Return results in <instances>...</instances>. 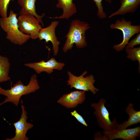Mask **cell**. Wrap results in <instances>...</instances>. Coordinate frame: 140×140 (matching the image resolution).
I'll list each match as a JSON object with an SVG mask.
<instances>
[{"label": "cell", "mask_w": 140, "mask_h": 140, "mask_svg": "<svg viewBox=\"0 0 140 140\" xmlns=\"http://www.w3.org/2000/svg\"><path fill=\"white\" fill-rule=\"evenodd\" d=\"M17 19L19 29L21 32L30 35L32 39L38 38L42 26L35 17L31 14L20 15Z\"/></svg>", "instance_id": "52a82bcc"}, {"label": "cell", "mask_w": 140, "mask_h": 140, "mask_svg": "<svg viewBox=\"0 0 140 140\" xmlns=\"http://www.w3.org/2000/svg\"><path fill=\"white\" fill-rule=\"evenodd\" d=\"M87 73V71H85L80 75L77 76L68 71L69 79L67 81V85H69L71 88H74L85 92L90 91L93 94H96L99 90L94 85L95 81L94 77L93 75H90L84 77Z\"/></svg>", "instance_id": "8992f818"}, {"label": "cell", "mask_w": 140, "mask_h": 140, "mask_svg": "<svg viewBox=\"0 0 140 140\" xmlns=\"http://www.w3.org/2000/svg\"><path fill=\"white\" fill-rule=\"evenodd\" d=\"M125 51L128 54L127 58L133 61L137 60L139 63V69L140 67V47L126 48Z\"/></svg>", "instance_id": "ac0fdd59"}, {"label": "cell", "mask_w": 140, "mask_h": 140, "mask_svg": "<svg viewBox=\"0 0 140 140\" xmlns=\"http://www.w3.org/2000/svg\"><path fill=\"white\" fill-rule=\"evenodd\" d=\"M22 113L19 120L13 123L15 129V136L11 138H6V140H28L29 138L26 136V134L29 130L33 126V124L27 122V111L25 107L23 104V101L21 100Z\"/></svg>", "instance_id": "ba28073f"}, {"label": "cell", "mask_w": 140, "mask_h": 140, "mask_svg": "<svg viewBox=\"0 0 140 140\" xmlns=\"http://www.w3.org/2000/svg\"><path fill=\"white\" fill-rule=\"evenodd\" d=\"M10 67V63L8 58L0 55V82L10 80L9 75Z\"/></svg>", "instance_id": "e0dca14e"}, {"label": "cell", "mask_w": 140, "mask_h": 140, "mask_svg": "<svg viewBox=\"0 0 140 140\" xmlns=\"http://www.w3.org/2000/svg\"><path fill=\"white\" fill-rule=\"evenodd\" d=\"M73 0H57L58 2L56 5V7L62 9L63 13L61 16L50 18L67 19L75 14L77 12V9Z\"/></svg>", "instance_id": "5bb4252c"}, {"label": "cell", "mask_w": 140, "mask_h": 140, "mask_svg": "<svg viewBox=\"0 0 140 140\" xmlns=\"http://www.w3.org/2000/svg\"><path fill=\"white\" fill-rule=\"evenodd\" d=\"M71 115L74 117L79 122L85 126L88 127V125L83 118L81 115L78 113L76 110H74L71 112Z\"/></svg>", "instance_id": "7402d4cb"}, {"label": "cell", "mask_w": 140, "mask_h": 140, "mask_svg": "<svg viewBox=\"0 0 140 140\" xmlns=\"http://www.w3.org/2000/svg\"><path fill=\"white\" fill-rule=\"evenodd\" d=\"M36 1V0H17L18 3L22 8L19 12V14L20 15H32L44 26V24L42 19L45 16V13H43L41 15L37 13L35 4Z\"/></svg>", "instance_id": "4fadbf2b"}, {"label": "cell", "mask_w": 140, "mask_h": 140, "mask_svg": "<svg viewBox=\"0 0 140 140\" xmlns=\"http://www.w3.org/2000/svg\"><path fill=\"white\" fill-rule=\"evenodd\" d=\"M106 102V100L101 98L97 103H93L91 105L95 110L94 114L96 117L97 122L104 131L117 129L118 125L116 118L112 121H111L109 113L105 106Z\"/></svg>", "instance_id": "277c9868"}, {"label": "cell", "mask_w": 140, "mask_h": 140, "mask_svg": "<svg viewBox=\"0 0 140 140\" xmlns=\"http://www.w3.org/2000/svg\"><path fill=\"white\" fill-rule=\"evenodd\" d=\"M125 112L129 115L127 121L118 125L117 129H121L140 123V111L136 110L134 108V104L129 103L125 108Z\"/></svg>", "instance_id": "2e32d148"}, {"label": "cell", "mask_w": 140, "mask_h": 140, "mask_svg": "<svg viewBox=\"0 0 140 140\" xmlns=\"http://www.w3.org/2000/svg\"><path fill=\"white\" fill-rule=\"evenodd\" d=\"M17 15L18 14L11 10L8 16L0 18V26L6 33L7 39L14 44L21 45L26 42L31 38V37L19 30Z\"/></svg>", "instance_id": "3957f363"}, {"label": "cell", "mask_w": 140, "mask_h": 140, "mask_svg": "<svg viewBox=\"0 0 140 140\" xmlns=\"http://www.w3.org/2000/svg\"><path fill=\"white\" fill-rule=\"evenodd\" d=\"M120 3L121 5L119 9L110 15L109 18L116 15L134 12L139 6L140 0H121Z\"/></svg>", "instance_id": "9a60e30c"}, {"label": "cell", "mask_w": 140, "mask_h": 140, "mask_svg": "<svg viewBox=\"0 0 140 140\" xmlns=\"http://www.w3.org/2000/svg\"><path fill=\"white\" fill-rule=\"evenodd\" d=\"M110 26L111 29L121 30L123 33L122 42L113 46V48L117 51L123 50L128 43L131 38L135 34L140 32V25H132L131 21H126L123 18L117 20L115 23L111 24Z\"/></svg>", "instance_id": "5b68a950"}, {"label": "cell", "mask_w": 140, "mask_h": 140, "mask_svg": "<svg viewBox=\"0 0 140 140\" xmlns=\"http://www.w3.org/2000/svg\"><path fill=\"white\" fill-rule=\"evenodd\" d=\"M85 91L75 90L63 95L57 102L67 108H74L83 103L86 99Z\"/></svg>", "instance_id": "7c38bea8"}, {"label": "cell", "mask_w": 140, "mask_h": 140, "mask_svg": "<svg viewBox=\"0 0 140 140\" xmlns=\"http://www.w3.org/2000/svg\"><path fill=\"white\" fill-rule=\"evenodd\" d=\"M14 0H0V15L2 18L7 16V11L8 5L10 1Z\"/></svg>", "instance_id": "ffe728a7"}, {"label": "cell", "mask_w": 140, "mask_h": 140, "mask_svg": "<svg viewBox=\"0 0 140 140\" xmlns=\"http://www.w3.org/2000/svg\"><path fill=\"white\" fill-rule=\"evenodd\" d=\"M140 44V34L138 33L136 37L132 39L126 46V48H130L134 47L137 45Z\"/></svg>", "instance_id": "44dd1931"}, {"label": "cell", "mask_w": 140, "mask_h": 140, "mask_svg": "<svg viewBox=\"0 0 140 140\" xmlns=\"http://www.w3.org/2000/svg\"><path fill=\"white\" fill-rule=\"evenodd\" d=\"M24 65L33 69L38 74L43 72L51 74L53 72L54 69L61 70L65 64L58 62L54 58L52 57L46 62L42 60L38 62L26 63Z\"/></svg>", "instance_id": "8fae6325"}, {"label": "cell", "mask_w": 140, "mask_h": 140, "mask_svg": "<svg viewBox=\"0 0 140 140\" xmlns=\"http://www.w3.org/2000/svg\"><path fill=\"white\" fill-rule=\"evenodd\" d=\"M39 88L37 76L36 74L31 76L27 85H25L21 81L18 80L9 89L5 90L0 86V94L6 97L4 101L0 103V106L7 102H11L17 106L23 95L34 92Z\"/></svg>", "instance_id": "6da1fadb"}, {"label": "cell", "mask_w": 140, "mask_h": 140, "mask_svg": "<svg viewBox=\"0 0 140 140\" xmlns=\"http://www.w3.org/2000/svg\"><path fill=\"white\" fill-rule=\"evenodd\" d=\"M90 27L86 22L78 19H74L71 22L68 31L66 35V38L63 47L65 53L71 50L75 44L78 48L86 47L87 45L86 40V32Z\"/></svg>", "instance_id": "7a4b0ae2"}, {"label": "cell", "mask_w": 140, "mask_h": 140, "mask_svg": "<svg viewBox=\"0 0 140 140\" xmlns=\"http://www.w3.org/2000/svg\"><path fill=\"white\" fill-rule=\"evenodd\" d=\"M104 140H113L121 139L124 140H136L140 135V127L133 128L118 129H116L107 131H103Z\"/></svg>", "instance_id": "9c48e42d"}, {"label": "cell", "mask_w": 140, "mask_h": 140, "mask_svg": "<svg viewBox=\"0 0 140 140\" xmlns=\"http://www.w3.org/2000/svg\"><path fill=\"white\" fill-rule=\"evenodd\" d=\"M95 2L97 8V15L99 18L101 19L106 18L107 17L106 13L104 11L102 4L103 0H93ZM109 3H111V0H105Z\"/></svg>", "instance_id": "d6986e66"}, {"label": "cell", "mask_w": 140, "mask_h": 140, "mask_svg": "<svg viewBox=\"0 0 140 140\" xmlns=\"http://www.w3.org/2000/svg\"><path fill=\"white\" fill-rule=\"evenodd\" d=\"M58 21H52L49 25L45 28H41L39 33L38 38L39 40H45V43L51 41L53 45L54 55H57L59 51L60 42L58 40L55 32V29L59 24Z\"/></svg>", "instance_id": "30bf717a"}]
</instances>
